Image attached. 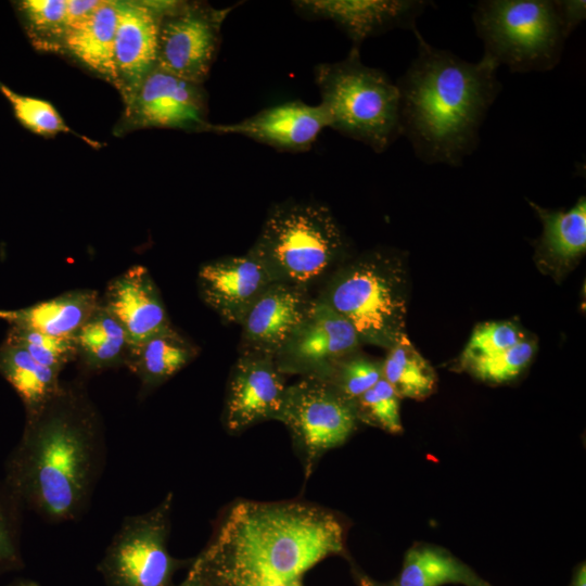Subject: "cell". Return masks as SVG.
Here are the masks:
<instances>
[{
  "mask_svg": "<svg viewBox=\"0 0 586 586\" xmlns=\"http://www.w3.org/2000/svg\"><path fill=\"white\" fill-rule=\"evenodd\" d=\"M104 445L101 415L82 381L62 382L40 410L26 417L5 460L3 483L22 507L46 521H73L90 500Z\"/></svg>",
  "mask_w": 586,
  "mask_h": 586,
  "instance_id": "1",
  "label": "cell"
},
{
  "mask_svg": "<svg viewBox=\"0 0 586 586\" xmlns=\"http://www.w3.org/2000/svg\"><path fill=\"white\" fill-rule=\"evenodd\" d=\"M417 55L397 80L400 135L425 164L458 167L479 145L480 129L501 90L488 55L468 62L430 44L415 28Z\"/></svg>",
  "mask_w": 586,
  "mask_h": 586,
  "instance_id": "2",
  "label": "cell"
},
{
  "mask_svg": "<svg viewBox=\"0 0 586 586\" xmlns=\"http://www.w3.org/2000/svg\"><path fill=\"white\" fill-rule=\"evenodd\" d=\"M340 521L302 504L235 505L191 574L242 586L256 579L290 584L344 547Z\"/></svg>",
  "mask_w": 586,
  "mask_h": 586,
  "instance_id": "3",
  "label": "cell"
},
{
  "mask_svg": "<svg viewBox=\"0 0 586 586\" xmlns=\"http://www.w3.org/2000/svg\"><path fill=\"white\" fill-rule=\"evenodd\" d=\"M316 298L345 318L361 344L388 349L406 334V271L388 251L374 250L342 266Z\"/></svg>",
  "mask_w": 586,
  "mask_h": 586,
  "instance_id": "4",
  "label": "cell"
},
{
  "mask_svg": "<svg viewBox=\"0 0 586 586\" xmlns=\"http://www.w3.org/2000/svg\"><path fill=\"white\" fill-rule=\"evenodd\" d=\"M345 240L330 208L310 201L273 205L249 250L273 282L309 289L341 258Z\"/></svg>",
  "mask_w": 586,
  "mask_h": 586,
  "instance_id": "5",
  "label": "cell"
},
{
  "mask_svg": "<svg viewBox=\"0 0 586 586\" xmlns=\"http://www.w3.org/2000/svg\"><path fill=\"white\" fill-rule=\"evenodd\" d=\"M330 128L384 152L400 135L399 92L381 69L361 62L359 48L314 71Z\"/></svg>",
  "mask_w": 586,
  "mask_h": 586,
  "instance_id": "6",
  "label": "cell"
},
{
  "mask_svg": "<svg viewBox=\"0 0 586 586\" xmlns=\"http://www.w3.org/2000/svg\"><path fill=\"white\" fill-rule=\"evenodd\" d=\"M472 18L484 54L511 73L548 72L562 58L568 37L555 0H483Z\"/></svg>",
  "mask_w": 586,
  "mask_h": 586,
  "instance_id": "7",
  "label": "cell"
},
{
  "mask_svg": "<svg viewBox=\"0 0 586 586\" xmlns=\"http://www.w3.org/2000/svg\"><path fill=\"white\" fill-rule=\"evenodd\" d=\"M171 496L124 519L98 569L107 586H168L177 566L167 549Z\"/></svg>",
  "mask_w": 586,
  "mask_h": 586,
  "instance_id": "8",
  "label": "cell"
},
{
  "mask_svg": "<svg viewBox=\"0 0 586 586\" xmlns=\"http://www.w3.org/2000/svg\"><path fill=\"white\" fill-rule=\"evenodd\" d=\"M232 10L169 1L160 23L156 67L202 85L216 59L222 24Z\"/></svg>",
  "mask_w": 586,
  "mask_h": 586,
  "instance_id": "9",
  "label": "cell"
},
{
  "mask_svg": "<svg viewBox=\"0 0 586 586\" xmlns=\"http://www.w3.org/2000/svg\"><path fill=\"white\" fill-rule=\"evenodd\" d=\"M277 420L290 429L311 466L322 453L347 440L356 426L357 415L354 402L328 381L305 377L286 386Z\"/></svg>",
  "mask_w": 586,
  "mask_h": 586,
  "instance_id": "10",
  "label": "cell"
},
{
  "mask_svg": "<svg viewBox=\"0 0 586 586\" xmlns=\"http://www.w3.org/2000/svg\"><path fill=\"white\" fill-rule=\"evenodd\" d=\"M360 344L352 324L314 297L305 317L273 360L283 374L322 378L334 364L357 352Z\"/></svg>",
  "mask_w": 586,
  "mask_h": 586,
  "instance_id": "11",
  "label": "cell"
},
{
  "mask_svg": "<svg viewBox=\"0 0 586 586\" xmlns=\"http://www.w3.org/2000/svg\"><path fill=\"white\" fill-rule=\"evenodd\" d=\"M206 95L193 84L155 67L126 102L127 117L137 127L204 132Z\"/></svg>",
  "mask_w": 586,
  "mask_h": 586,
  "instance_id": "12",
  "label": "cell"
},
{
  "mask_svg": "<svg viewBox=\"0 0 586 586\" xmlns=\"http://www.w3.org/2000/svg\"><path fill=\"white\" fill-rule=\"evenodd\" d=\"M284 374L273 357L240 353L229 378L225 423L242 430L266 419H278L286 391Z\"/></svg>",
  "mask_w": 586,
  "mask_h": 586,
  "instance_id": "13",
  "label": "cell"
},
{
  "mask_svg": "<svg viewBox=\"0 0 586 586\" xmlns=\"http://www.w3.org/2000/svg\"><path fill=\"white\" fill-rule=\"evenodd\" d=\"M327 127L330 128V118L320 103L310 105L292 100L266 107L237 123H209L204 132L239 135L278 150L304 152Z\"/></svg>",
  "mask_w": 586,
  "mask_h": 586,
  "instance_id": "14",
  "label": "cell"
},
{
  "mask_svg": "<svg viewBox=\"0 0 586 586\" xmlns=\"http://www.w3.org/2000/svg\"><path fill=\"white\" fill-rule=\"evenodd\" d=\"M168 2H119L114 44L115 86L125 103L156 67L160 23Z\"/></svg>",
  "mask_w": 586,
  "mask_h": 586,
  "instance_id": "15",
  "label": "cell"
},
{
  "mask_svg": "<svg viewBox=\"0 0 586 586\" xmlns=\"http://www.w3.org/2000/svg\"><path fill=\"white\" fill-rule=\"evenodd\" d=\"M430 2L423 0H302L292 4L303 16L333 22L359 48L367 38L400 27L413 30Z\"/></svg>",
  "mask_w": 586,
  "mask_h": 586,
  "instance_id": "16",
  "label": "cell"
},
{
  "mask_svg": "<svg viewBox=\"0 0 586 586\" xmlns=\"http://www.w3.org/2000/svg\"><path fill=\"white\" fill-rule=\"evenodd\" d=\"M313 298L309 289L272 282L256 298L240 323V353L275 357L305 317Z\"/></svg>",
  "mask_w": 586,
  "mask_h": 586,
  "instance_id": "17",
  "label": "cell"
},
{
  "mask_svg": "<svg viewBox=\"0 0 586 586\" xmlns=\"http://www.w3.org/2000/svg\"><path fill=\"white\" fill-rule=\"evenodd\" d=\"M100 305L120 323L131 346L173 328L160 290L142 265L114 277L100 295Z\"/></svg>",
  "mask_w": 586,
  "mask_h": 586,
  "instance_id": "18",
  "label": "cell"
},
{
  "mask_svg": "<svg viewBox=\"0 0 586 586\" xmlns=\"http://www.w3.org/2000/svg\"><path fill=\"white\" fill-rule=\"evenodd\" d=\"M272 282L259 262L247 253L211 260L198 272L203 302L224 321L237 324Z\"/></svg>",
  "mask_w": 586,
  "mask_h": 586,
  "instance_id": "19",
  "label": "cell"
},
{
  "mask_svg": "<svg viewBox=\"0 0 586 586\" xmlns=\"http://www.w3.org/2000/svg\"><path fill=\"white\" fill-rule=\"evenodd\" d=\"M100 304L93 289H75L16 309H0V320L9 327L47 335L74 337Z\"/></svg>",
  "mask_w": 586,
  "mask_h": 586,
  "instance_id": "20",
  "label": "cell"
},
{
  "mask_svg": "<svg viewBox=\"0 0 586 586\" xmlns=\"http://www.w3.org/2000/svg\"><path fill=\"white\" fill-rule=\"evenodd\" d=\"M119 1H103L84 20L68 26L60 46L92 72L115 85V34Z\"/></svg>",
  "mask_w": 586,
  "mask_h": 586,
  "instance_id": "21",
  "label": "cell"
},
{
  "mask_svg": "<svg viewBox=\"0 0 586 586\" xmlns=\"http://www.w3.org/2000/svg\"><path fill=\"white\" fill-rule=\"evenodd\" d=\"M528 204L543 225L536 245L539 265L556 270L577 262L586 251V198L579 196L569 209H547L532 201Z\"/></svg>",
  "mask_w": 586,
  "mask_h": 586,
  "instance_id": "22",
  "label": "cell"
},
{
  "mask_svg": "<svg viewBox=\"0 0 586 586\" xmlns=\"http://www.w3.org/2000/svg\"><path fill=\"white\" fill-rule=\"evenodd\" d=\"M198 346L174 327L131 346L126 367L139 379L144 395L188 366Z\"/></svg>",
  "mask_w": 586,
  "mask_h": 586,
  "instance_id": "23",
  "label": "cell"
},
{
  "mask_svg": "<svg viewBox=\"0 0 586 586\" xmlns=\"http://www.w3.org/2000/svg\"><path fill=\"white\" fill-rule=\"evenodd\" d=\"M77 360L86 372L126 367L131 344L120 323L100 304L74 335Z\"/></svg>",
  "mask_w": 586,
  "mask_h": 586,
  "instance_id": "24",
  "label": "cell"
},
{
  "mask_svg": "<svg viewBox=\"0 0 586 586\" xmlns=\"http://www.w3.org/2000/svg\"><path fill=\"white\" fill-rule=\"evenodd\" d=\"M59 372L39 364L21 345L4 340L0 344V375L20 397L25 417L40 410L60 390Z\"/></svg>",
  "mask_w": 586,
  "mask_h": 586,
  "instance_id": "25",
  "label": "cell"
},
{
  "mask_svg": "<svg viewBox=\"0 0 586 586\" xmlns=\"http://www.w3.org/2000/svg\"><path fill=\"white\" fill-rule=\"evenodd\" d=\"M493 586L443 548L417 545L405 555L398 586Z\"/></svg>",
  "mask_w": 586,
  "mask_h": 586,
  "instance_id": "26",
  "label": "cell"
},
{
  "mask_svg": "<svg viewBox=\"0 0 586 586\" xmlns=\"http://www.w3.org/2000/svg\"><path fill=\"white\" fill-rule=\"evenodd\" d=\"M382 378L399 398L423 399L433 393L436 384L434 369L413 347L407 334L388 348L382 361Z\"/></svg>",
  "mask_w": 586,
  "mask_h": 586,
  "instance_id": "27",
  "label": "cell"
},
{
  "mask_svg": "<svg viewBox=\"0 0 586 586\" xmlns=\"http://www.w3.org/2000/svg\"><path fill=\"white\" fill-rule=\"evenodd\" d=\"M5 339L24 347L39 364L61 373L77 360L74 337L47 335L37 331L9 327Z\"/></svg>",
  "mask_w": 586,
  "mask_h": 586,
  "instance_id": "28",
  "label": "cell"
},
{
  "mask_svg": "<svg viewBox=\"0 0 586 586\" xmlns=\"http://www.w3.org/2000/svg\"><path fill=\"white\" fill-rule=\"evenodd\" d=\"M382 378V361L357 352L342 358L321 379L328 381L344 397L355 402Z\"/></svg>",
  "mask_w": 586,
  "mask_h": 586,
  "instance_id": "29",
  "label": "cell"
},
{
  "mask_svg": "<svg viewBox=\"0 0 586 586\" xmlns=\"http://www.w3.org/2000/svg\"><path fill=\"white\" fill-rule=\"evenodd\" d=\"M0 92L11 104L17 120L30 131L40 136L73 132L50 102L20 94L1 81Z\"/></svg>",
  "mask_w": 586,
  "mask_h": 586,
  "instance_id": "30",
  "label": "cell"
},
{
  "mask_svg": "<svg viewBox=\"0 0 586 586\" xmlns=\"http://www.w3.org/2000/svg\"><path fill=\"white\" fill-rule=\"evenodd\" d=\"M18 13L30 37L42 46L47 36L61 40L67 28V0H23Z\"/></svg>",
  "mask_w": 586,
  "mask_h": 586,
  "instance_id": "31",
  "label": "cell"
},
{
  "mask_svg": "<svg viewBox=\"0 0 586 586\" xmlns=\"http://www.w3.org/2000/svg\"><path fill=\"white\" fill-rule=\"evenodd\" d=\"M354 405L357 419H362L393 434L403 431L399 397L383 378L355 399Z\"/></svg>",
  "mask_w": 586,
  "mask_h": 586,
  "instance_id": "32",
  "label": "cell"
},
{
  "mask_svg": "<svg viewBox=\"0 0 586 586\" xmlns=\"http://www.w3.org/2000/svg\"><path fill=\"white\" fill-rule=\"evenodd\" d=\"M524 340L511 322H485L475 328L461 357V364L496 356Z\"/></svg>",
  "mask_w": 586,
  "mask_h": 586,
  "instance_id": "33",
  "label": "cell"
},
{
  "mask_svg": "<svg viewBox=\"0 0 586 586\" xmlns=\"http://www.w3.org/2000/svg\"><path fill=\"white\" fill-rule=\"evenodd\" d=\"M535 349V343L524 339L496 356L473 360L463 366L483 381L501 383L515 378L528 365Z\"/></svg>",
  "mask_w": 586,
  "mask_h": 586,
  "instance_id": "34",
  "label": "cell"
},
{
  "mask_svg": "<svg viewBox=\"0 0 586 586\" xmlns=\"http://www.w3.org/2000/svg\"><path fill=\"white\" fill-rule=\"evenodd\" d=\"M23 507L0 482V573L23 565L20 550V519Z\"/></svg>",
  "mask_w": 586,
  "mask_h": 586,
  "instance_id": "35",
  "label": "cell"
},
{
  "mask_svg": "<svg viewBox=\"0 0 586 586\" xmlns=\"http://www.w3.org/2000/svg\"><path fill=\"white\" fill-rule=\"evenodd\" d=\"M556 8L566 37L585 21V0H555Z\"/></svg>",
  "mask_w": 586,
  "mask_h": 586,
  "instance_id": "36",
  "label": "cell"
},
{
  "mask_svg": "<svg viewBox=\"0 0 586 586\" xmlns=\"http://www.w3.org/2000/svg\"><path fill=\"white\" fill-rule=\"evenodd\" d=\"M102 0H67V27L95 11Z\"/></svg>",
  "mask_w": 586,
  "mask_h": 586,
  "instance_id": "37",
  "label": "cell"
},
{
  "mask_svg": "<svg viewBox=\"0 0 586 586\" xmlns=\"http://www.w3.org/2000/svg\"><path fill=\"white\" fill-rule=\"evenodd\" d=\"M572 586H586V566L581 564L572 581Z\"/></svg>",
  "mask_w": 586,
  "mask_h": 586,
  "instance_id": "38",
  "label": "cell"
},
{
  "mask_svg": "<svg viewBox=\"0 0 586 586\" xmlns=\"http://www.w3.org/2000/svg\"><path fill=\"white\" fill-rule=\"evenodd\" d=\"M179 586H213V585L198 575L190 574L189 577Z\"/></svg>",
  "mask_w": 586,
  "mask_h": 586,
  "instance_id": "39",
  "label": "cell"
},
{
  "mask_svg": "<svg viewBox=\"0 0 586 586\" xmlns=\"http://www.w3.org/2000/svg\"><path fill=\"white\" fill-rule=\"evenodd\" d=\"M243 586H289V584L277 579H257L250 582Z\"/></svg>",
  "mask_w": 586,
  "mask_h": 586,
  "instance_id": "40",
  "label": "cell"
},
{
  "mask_svg": "<svg viewBox=\"0 0 586 586\" xmlns=\"http://www.w3.org/2000/svg\"><path fill=\"white\" fill-rule=\"evenodd\" d=\"M7 586H40V585L31 579H16Z\"/></svg>",
  "mask_w": 586,
  "mask_h": 586,
  "instance_id": "41",
  "label": "cell"
},
{
  "mask_svg": "<svg viewBox=\"0 0 586 586\" xmlns=\"http://www.w3.org/2000/svg\"><path fill=\"white\" fill-rule=\"evenodd\" d=\"M289 586H302L300 579H295L289 584Z\"/></svg>",
  "mask_w": 586,
  "mask_h": 586,
  "instance_id": "42",
  "label": "cell"
},
{
  "mask_svg": "<svg viewBox=\"0 0 586 586\" xmlns=\"http://www.w3.org/2000/svg\"><path fill=\"white\" fill-rule=\"evenodd\" d=\"M369 586H398V585L396 583V584H392V585H373V584H370Z\"/></svg>",
  "mask_w": 586,
  "mask_h": 586,
  "instance_id": "43",
  "label": "cell"
}]
</instances>
